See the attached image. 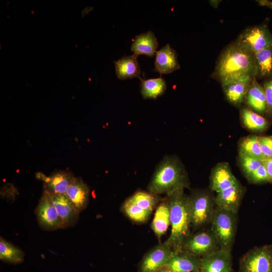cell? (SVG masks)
<instances>
[{
	"label": "cell",
	"mask_w": 272,
	"mask_h": 272,
	"mask_svg": "<svg viewBox=\"0 0 272 272\" xmlns=\"http://www.w3.org/2000/svg\"><path fill=\"white\" fill-rule=\"evenodd\" d=\"M256 75L272 76V46L254 53Z\"/></svg>",
	"instance_id": "obj_27"
},
{
	"label": "cell",
	"mask_w": 272,
	"mask_h": 272,
	"mask_svg": "<svg viewBox=\"0 0 272 272\" xmlns=\"http://www.w3.org/2000/svg\"><path fill=\"white\" fill-rule=\"evenodd\" d=\"M157 272H175V271H171V270H168V269L163 268L162 269L160 270L159 271H158Z\"/></svg>",
	"instance_id": "obj_36"
},
{
	"label": "cell",
	"mask_w": 272,
	"mask_h": 272,
	"mask_svg": "<svg viewBox=\"0 0 272 272\" xmlns=\"http://www.w3.org/2000/svg\"><path fill=\"white\" fill-rule=\"evenodd\" d=\"M244 192L243 187L238 183L217 193L215 203L219 208L237 214Z\"/></svg>",
	"instance_id": "obj_16"
},
{
	"label": "cell",
	"mask_w": 272,
	"mask_h": 272,
	"mask_svg": "<svg viewBox=\"0 0 272 272\" xmlns=\"http://www.w3.org/2000/svg\"><path fill=\"white\" fill-rule=\"evenodd\" d=\"M230 272H231V271H230Z\"/></svg>",
	"instance_id": "obj_38"
},
{
	"label": "cell",
	"mask_w": 272,
	"mask_h": 272,
	"mask_svg": "<svg viewBox=\"0 0 272 272\" xmlns=\"http://www.w3.org/2000/svg\"><path fill=\"white\" fill-rule=\"evenodd\" d=\"M262 163L267 173L268 182L272 183V158L264 160Z\"/></svg>",
	"instance_id": "obj_35"
},
{
	"label": "cell",
	"mask_w": 272,
	"mask_h": 272,
	"mask_svg": "<svg viewBox=\"0 0 272 272\" xmlns=\"http://www.w3.org/2000/svg\"><path fill=\"white\" fill-rule=\"evenodd\" d=\"M122 210L129 219L137 222L146 221L151 213L141 209L128 198L124 201Z\"/></svg>",
	"instance_id": "obj_30"
},
{
	"label": "cell",
	"mask_w": 272,
	"mask_h": 272,
	"mask_svg": "<svg viewBox=\"0 0 272 272\" xmlns=\"http://www.w3.org/2000/svg\"><path fill=\"white\" fill-rule=\"evenodd\" d=\"M49 195L61 221L63 228L74 225L80 213L65 194H55L45 190Z\"/></svg>",
	"instance_id": "obj_13"
},
{
	"label": "cell",
	"mask_w": 272,
	"mask_h": 272,
	"mask_svg": "<svg viewBox=\"0 0 272 272\" xmlns=\"http://www.w3.org/2000/svg\"><path fill=\"white\" fill-rule=\"evenodd\" d=\"M237 42L255 53L272 46V34L266 25H258L244 31Z\"/></svg>",
	"instance_id": "obj_7"
},
{
	"label": "cell",
	"mask_w": 272,
	"mask_h": 272,
	"mask_svg": "<svg viewBox=\"0 0 272 272\" xmlns=\"http://www.w3.org/2000/svg\"><path fill=\"white\" fill-rule=\"evenodd\" d=\"M24 252L19 248L4 240L0 239V259L11 263H18L23 261Z\"/></svg>",
	"instance_id": "obj_28"
},
{
	"label": "cell",
	"mask_w": 272,
	"mask_h": 272,
	"mask_svg": "<svg viewBox=\"0 0 272 272\" xmlns=\"http://www.w3.org/2000/svg\"><path fill=\"white\" fill-rule=\"evenodd\" d=\"M238 183L228 163H219L213 169L210 176V187L217 193Z\"/></svg>",
	"instance_id": "obj_15"
},
{
	"label": "cell",
	"mask_w": 272,
	"mask_h": 272,
	"mask_svg": "<svg viewBox=\"0 0 272 272\" xmlns=\"http://www.w3.org/2000/svg\"><path fill=\"white\" fill-rule=\"evenodd\" d=\"M45 183V190L55 194H65L68 187L76 177L69 171H59L49 176L38 175Z\"/></svg>",
	"instance_id": "obj_17"
},
{
	"label": "cell",
	"mask_w": 272,
	"mask_h": 272,
	"mask_svg": "<svg viewBox=\"0 0 272 272\" xmlns=\"http://www.w3.org/2000/svg\"><path fill=\"white\" fill-rule=\"evenodd\" d=\"M155 71L161 75L172 73L180 67L176 51L169 44L156 53Z\"/></svg>",
	"instance_id": "obj_18"
},
{
	"label": "cell",
	"mask_w": 272,
	"mask_h": 272,
	"mask_svg": "<svg viewBox=\"0 0 272 272\" xmlns=\"http://www.w3.org/2000/svg\"><path fill=\"white\" fill-rule=\"evenodd\" d=\"M231 250L219 248L200 259V272H230Z\"/></svg>",
	"instance_id": "obj_11"
},
{
	"label": "cell",
	"mask_w": 272,
	"mask_h": 272,
	"mask_svg": "<svg viewBox=\"0 0 272 272\" xmlns=\"http://www.w3.org/2000/svg\"><path fill=\"white\" fill-rule=\"evenodd\" d=\"M173 252L172 249L165 242L155 246L144 256L140 272H157L162 269Z\"/></svg>",
	"instance_id": "obj_10"
},
{
	"label": "cell",
	"mask_w": 272,
	"mask_h": 272,
	"mask_svg": "<svg viewBox=\"0 0 272 272\" xmlns=\"http://www.w3.org/2000/svg\"><path fill=\"white\" fill-rule=\"evenodd\" d=\"M240 272H272L269 245L253 248L241 258Z\"/></svg>",
	"instance_id": "obj_6"
},
{
	"label": "cell",
	"mask_w": 272,
	"mask_h": 272,
	"mask_svg": "<svg viewBox=\"0 0 272 272\" xmlns=\"http://www.w3.org/2000/svg\"><path fill=\"white\" fill-rule=\"evenodd\" d=\"M241 119L244 127L253 132H263L269 126V122L266 118L248 108L241 110Z\"/></svg>",
	"instance_id": "obj_24"
},
{
	"label": "cell",
	"mask_w": 272,
	"mask_h": 272,
	"mask_svg": "<svg viewBox=\"0 0 272 272\" xmlns=\"http://www.w3.org/2000/svg\"><path fill=\"white\" fill-rule=\"evenodd\" d=\"M215 199L208 193L195 191L189 196V208L191 225L200 227L211 221L215 210Z\"/></svg>",
	"instance_id": "obj_5"
},
{
	"label": "cell",
	"mask_w": 272,
	"mask_h": 272,
	"mask_svg": "<svg viewBox=\"0 0 272 272\" xmlns=\"http://www.w3.org/2000/svg\"><path fill=\"white\" fill-rule=\"evenodd\" d=\"M170 211V234L165 242L173 251L182 250L184 241L189 237L191 225L189 196L184 192V189L176 190L166 195Z\"/></svg>",
	"instance_id": "obj_3"
},
{
	"label": "cell",
	"mask_w": 272,
	"mask_h": 272,
	"mask_svg": "<svg viewBox=\"0 0 272 272\" xmlns=\"http://www.w3.org/2000/svg\"><path fill=\"white\" fill-rule=\"evenodd\" d=\"M263 87L266 97V113L268 116L272 117V79L266 81Z\"/></svg>",
	"instance_id": "obj_34"
},
{
	"label": "cell",
	"mask_w": 272,
	"mask_h": 272,
	"mask_svg": "<svg viewBox=\"0 0 272 272\" xmlns=\"http://www.w3.org/2000/svg\"><path fill=\"white\" fill-rule=\"evenodd\" d=\"M239 164L245 176L248 178L262 164V161L239 154Z\"/></svg>",
	"instance_id": "obj_31"
},
{
	"label": "cell",
	"mask_w": 272,
	"mask_h": 272,
	"mask_svg": "<svg viewBox=\"0 0 272 272\" xmlns=\"http://www.w3.org/2000/svg\"><path fill=\"white\" fill-rule=\"evenodd\" d=\"M270 247V259H271V264L272 267V245H269Z\"/></svg>",
	"instance_id": "obj_37"
},
{
	"label": "cell",
	"mask_w": 272,
	"mask_h": 272,
	"mask_svg": "<svg viewBox=\"0 0 272 272\" xmlns=\"http://www.w3.org/2000/svg\"><path fill=\"white\" fill-rule=\"evenodd\" d=\"M65 194L80 213L87 206L89 198V188L81 178L76 177L68 187Z\"/></svg>",
	"instance_id": "obj_19"
},
{
	"label": "cell",
	"mask_w": 272,
	"mask_h": 272,
	"mask_svg": "<svg viewBox=\"0 0 272 272\" xmlns=\"http://www.w3.org/2000/svg\"><path fill=\"white\" fill-rule=\"evenodd\" d=\"M254 77L244 76L222 83L228 100L235 106H239L245 99Z\"/></svg>",
	"instance_id": "obj_12"
},
{
	"label": "cell",
	"mask_w": 272,
	"mask_h": 272,
	"mask_svg": "<svg viewBox=\"0 0 272 272\" xmlns=\"http://www.w3.org/2000/svg\"><path fill=\"white\" fill-rule=\"evenodd\" d=\"M40 225L47 230L62 229L61 221L48 193L44 190L35 210Z\"/></svg>",
	"instance_id": "obj_9"
},
{
	"label": "cell",
	"mask_w": 272,
	"mask_h": 272,
	"mask_svg": "<svg viewBox=\"0 0 272 272\" xmlns=\"http://www.w3.org/2000/svg\"><path fill=\"white\" fill-rule=\"evenodd\" d=\"M246 103L251 110L259 114L266 113L267 105L264 90L254 78L246 95Z\"/></svg>",
	"instance_id": "obj_21"
},
{
	"label": "cell",
	"mask_w": 272,
	"mask_h": 272,
	"mask_svg": "<svg viewBox=\"0 0 272 272\" xmlns=\"http://www.w3.org/2000/svg\"><path fill=\"white\" fill-rule=\"evenodd\" d=\"M215 72L221 84L244 76L255 77L256 69L254 53L237 41L223 52Z\"/></svg>",
	"instance_id": "obj_1"
},
{
	"label": "cell",
	"mask_w": 272,
	"mask_h": 272,
	"mask_svg": "<svg viewBox=\"0 0 272 272\" xmlns=\"http://www.w3.org/2000/svg\"><path fill=\"white\" fill-rule=\"evenodd\" d=\"M137 57L133 54L123 56L115 61V72L119 79L124 80L140 77L141 69Z\"/></svg>",
	"instance_id": "obj_22"
},
{
	"label": "cell",
	"mask_w": 272,
	"mask_h": 272,
	"mask_svg": "<svg viewBox=\"0 0 272 272\" xmlns=\"http://www.w3.org/2000/svg\"><path fill=\"white\" fill-rule=\"evenodd\" d=\"M239 154L259 159L265 160L261 152L258 136L250 135L242 138L238 144Z\"/></svg>",
	"instance_id": "obj_26"
},
{
	"label": "cell",
	"mask_w": 272,
	"mask_h": 272,
	"mask_svg": "<svg viewBox=\"0 0 272 272\" xmlns=\"http://www.w3.org/2000/svg\"><path fill=\"white\" fill-rule=\"evenodd\" d=\"M261 152L265 159L272 158V137L258 136Z\"/></svg>",
	"instance_id": "obj_33"
},
{
	"label": "cell",
	"mask_w": 272,
	"mask_h": 272,
	"mask_svg": "<svg viewBox=\"0 0 272 272\" xmlns=\"http://www.w3.org/2000/svg\"><path fill=\"white\" fill-rule=\"evenodd\" d=\"M211 221V230L220 248L231 250L236 230V214L217 207Z\"/></svg>",
	"instance_id": "obj_4"
},
{
	"label": "cell",
	"mask_w": 272,
	"mask_h": 272,
	"mask_svg": "<svg viewBox=\"0 0 272 272\" xmlns=\"http://www.w3.org/2000/svg\"><path fill=\"white\" fill-rule=\"evenodd\" d=\"M158 196L148 191L139 190L128 198L141 209L151 213L159 200Z\"/></svg>",
	"instance_id": "obj_29"
},
{
	"label": "cell",
	"mask_w": 272,
	"mask_h": 272,
	"mask_svg": "<svg viewBox=\"0 0 272 272\" xmlns=\"http://www.w3.org/2000/svg\"><path fill=\"white\" fill-rule=\"evenodd\" d=\"M247 179L254 184L268 182L267 173L263 163Z\"/></svg>",
	"instance_id": "obj_32"
},
{
	"label": "cell",
	"mask_w": 272,
	"mask_h": 272,
	"mask_svg": "<svg viewBox=\"0 0 272 272\" xmlns=\"http://www.w3.org/2000/svg\"><path fill=\"white\" fill-rule=\"evenodd\" d=\"M170 224V208L166 200L158 206L151 227L157 237L160 238L165 234Z\"/></svg>",
	"instance_id": "obj_23"
},
{
	"label": "cell",
	"mask_w": 272,
	"mask_h": 272,
	"mask_svg": "<svg viewBox=\"0 0 272 272\" xmlns=\"http://www.w3.org/2000/svg\"><path fill=\"white\" fill-rule=\"evenodd\" d=\"M164 268L175 272H198L200 259L183 250L173 251Z\"/></svg>",
	"instance_id": "obj_14"
},
{
	"label": "cell",
	"mask_w": 272,
	"mask_h": 272,
	"mask_svg": "<svg viewBox=\"0 0 272 272\" xmlns=\"http://www.w3.org/2000/svg\"><path fill=\"white\" fill-rule=\"evenodd\" d=\"M165 80L161 78L142 80L141 93L144 99H154L162 96L166 91Z\"/></svg>",
	"instance_id": "obj_25"
},
{
	"label": "cell",
	"mask_w": 272,
	"mask_h": 272,
	"mask_svg": "<svg viewBox=\"0 0 272 272\" xmlns=\"http://www.w3.org/2000/svg\"><path fill=\"white\" fill-rule=\"evenodd\" d=\"M189 185L185 168L176 156H166L158 164L148 185V191L166 195Z\"/></svg>",
	"instance_id": "obj_2"
},
{
	"label": "cell",
	"mask_w": 272,
	"mask_h": 272,
	"mask_svg": "<svg viewBox=\"0 0 272 272\" xmlns=\"http://www.w3.org/2000/svg\"><path fill=\"white\" fill-rule=\"evenodd\" d=\"M220 248L211 231L198 232L184 241L182 250L196 256H206Z\"/></svg>",
	"instance_id": "obj_8"
},
{
	"label": "cell",
	"mask_w": 272,
	"mask_h": 272,
	"mask_svg": "<svg viewBox=\"0 0 272 272\" xmlns=\"http://www.w3.org/2000/svg\"><path fill=\"white\" fill-rule=\"evenodd\" d=\"M158 46L157 39L152 31L137 35L131 45V50L133 54L145 55L153 57L156 54Z\"/></svg>",
	"instance_id": "obj_20"
}]
</instances>
